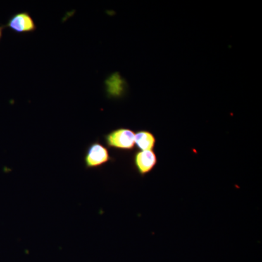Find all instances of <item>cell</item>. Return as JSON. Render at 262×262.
Wrapping results in <instances>:
<instances>
[{
	"label": "cell",
	"mask_w": 262,
	"mask_h": 262,
	"mask_svg": "<svg viewBox=\"0 0 262 262\" xmlns=\"http://www.w3.org/2000/svg\"><path fill=\"white\" fill-rule=\"evenodd\" d=\"M5 29L4 26H0V40H1L2 37L3 35V29Z\"/></svg>",
	"instance_id": "6"
},
{
	"label": "cell",
	"mask_w": 262,
	"mask_h": 262,
	"mask_svg": "<svg viewBox=\"0 0 262 262\" xmlns=\"http://www.w3.org/2000/svg\"><path fill=\"white\" fill-rule=\"evenodd\" d=\"M158 163V158L154 151H139L134 155V165L141 177L149 173Z\"/></svg>",
	"instance_id": "4"
},
{
	"label": "cell",
	"mask_w": 262,
	"mask_h": 262,
	"mask_svg": "<svg viewBox=\"0 0 262 262\" xmlns=\"http://www.w3.org/2000/svg\"><path fill=\"white\" fill-rule=\"evenodd\" d=\"M108 147L120 150H133L135 147V133L128 128H118L104 136Z\"/></svg>",
	"instance_id": "1"
},
{
	"label": "cell",
	"mask_w": 262,
	"mask_h": 262,
	"mask_svg": "<svg viewBox=\"0 0 262 262\" xmlns=\"http://www.w3.org/2000/svg\"><path fill=\"white\" fill-rule=\"evenodd\" d=\"M112 160L107 148L99 142H94L88 148L84 163L88 168H98Z\"/></svg>",
	"instance_id": "2"
},
{
	"label": "cell",
	"mask_w": 262,
	"mask_h": 262,
	"mask_svg": "<svg viewBox=\"0 0 262 262\" xmlns=\"http://www.w3.org/2000/svg\"><path fill=\"white\" fill-rule=\"evenodd\" d=\"M4 27L5 28H9L18 34L33 32L37 29L32 16L27 12L15 13L10 17L8 23Z\"/></svg>",
	"instance_id": "3"
},
{
	"label": "cell",
	"mask_w": 262,
	"mask_h": 262,
	"mask_svg": "<svg viewBox=\"0 0 262 262\" xmlns=\"http://www.w3.org/2000/svg\"><path fill=\"white\" fill-rule=\"evenodd\" d=\"M135 145L140 151H153L156 145V138L149 130L137 131L135 134Z\"/></svg>",
	"instance_id": "5"
}]
</instances>
